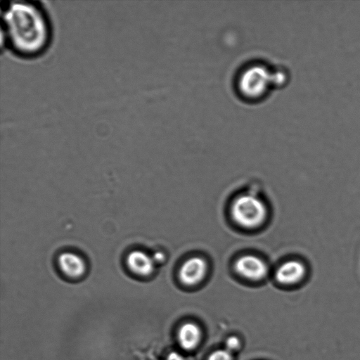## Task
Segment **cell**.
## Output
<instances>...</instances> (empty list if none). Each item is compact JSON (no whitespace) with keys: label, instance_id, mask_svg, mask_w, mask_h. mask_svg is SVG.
I'll use <instances>...</instances> for the list:
<instances>
[{"label":"cell","instance_id":"cell-1","mask_svg":"<svg viewBox=\"0 0 360 360\" xmlns=\"http://www.w3.org/2000/svg\"><path fill=\"white\" fill-rule=\"evenodd\" d=\"M1 51L18 62L44 58L56 41L52 12L43 0H2L0 6Z\"/></svg>","mask_w":360,"mask_h":360},{"label":"cell","instance_id":"cell-2","mask_svg":"<svg viewBox=\"0 0 360 360\" xmlns=\"http://www.w3.org/2000/svg\"><path fill=\"white\" fill-rule=\"evenodd\" d=\"M232 217L240 226L252 228L261 224L266 217L265 205L252 195H243L233 203Z\"/></svg>","mask_w":360,"mask_h":360},{"label":"cell","instance_id":"cell-3","mask_svg":"<svg viewBox=\"0 0 360 360\" xmlns=\"http://www.w3.org/2000/svg\"><path fill=\"white\" fill-rule=\"evenodd\" d=\"M57 264L63 276L71 281L82 278L86 271L85 260L82 256L72 252H63L60 254Z\"/></svg>","mask_w":360,"mask_h":360},{"label":"cell","instance_id":"cell-4","mask_svg":"<svg viewBox=\"0 0 360 360\" xmlns=\"http://www.w3.org/2000/svg\"><path fill=\"white\" fill-rule=\"evenodd\" d=\"M236 271L241 276L250 280H260L268 272L266 263L260 258L247 255L240 257L235 264Z\"/></svg>","mask_w":360,"mask_h":360},{"label":"cell","instance_id":"cell-5","mask_svg":"<svg viewBox=\"0 0 360 360\" xmlns=\"http://www.w3.org/2000/svg\"><path fill=\"white\" fill-rule=\"evenodd\" d=\"M125 264L129 272L138 277L150 276L155 265L153 257L140 250L129 252L126 256Z\"/></svg>","mask_w":360,"mask_h":360},{"label":"cell","instance_id":"cell-6","mask_svg":"<svg viewBox=\"0 0 360 360\" xmlns=\"http://www.w3.org/2000/svg\"><path fill=\"white\" fill-rule=\"evenodd\" d=\"M207 271V264L200 257H194L186 260L181 266L179 278L187 285H193L199 283Z\"/></svg>","mask_w":360,"mask_h":360},{"label":"cell","instance_id":"cell-7","mask_svg":"<svg viewBox=\"0 0 360 360\" xmlns=\"http://www.w3.org/2000/svg\"><path fill=\"white\" fill-rule=\"evenodd\" d=\"M307 273L305 265L298 260H289L282 264L276 272V280L285 285L300 282Z\"/></svg>","mask_w":360,"mask_h":360},{"label":"cell","instance_id":"cell-8","mask_svg":"<svg viewBox=\"0 0 360 360\" xmlns=\"http://www.w3.org/2000/svg\"><path fill=\"white\" fill-rule=\"evenodd\" d=\"M201 337L199 327L193 323H186L179 330L178 338L180 345L186 349L196 347Z\"/></svg>","mask_w":360,"mask_h":360},{"label":"cell","instance_id":"cell-9","mask_svg":"<svg viewBox=\"0 0 360 360\" xmlns=\"http://www.w3.org/2000/svg\"><path fill=\"white\" fill-rule=\"evenodd\" d=\"M208 360H232V356L229 350L221 349L213 352Z\"/></svg>","mask_w":360,"mask_h":360},{"label":"cell","instance_id":"cell-10","mask_svg":"<svg viewBox=\"0 0 360 360\" xmlns=\"http://www.w3.org/2000/svg\"><path fill=\"white\" fill-rule=\"evenodd\" d=\"M227 350L232 351L237 349L240 346V341L236 336L229 337L226 341Z\"/></svg>","mask_w":360,"mask_h":360},{"label":"cell","instance_id":"cell-11","mask_svg":"<svg viewBox=\"0 0 360 360\" xmlns=\"http://www.w3.org/2000/svg\"><path fill=\"white\" fill-rule=\"evenodd\" d=\"M166 360H185L181 354L178 352H173L168 354Z\"/></svg>","mask_w":360,"mask_h":360},{"label":"cell","instance_id":"cell-12","mask_svg":"<svg viewBox=\"0 0 360 360\" xmlns=\"http://www.w3.org/2000/svg\"><path fill=\"white\" fill-rule=\"evenodd\" d=\"M153 259L155 263L156 264L157 262H162L164 260L165 257L162 252H158L154 254V255L153 256Z\"/></svg>","mask_w":360,"mask_h":360}]
</instances>
